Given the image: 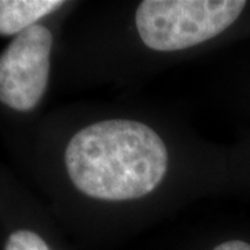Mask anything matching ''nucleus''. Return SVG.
<instances>
[{"instance_id": "6", "label": "nucleus", "mask_w": 250, "mask_h": 250, "mask_svg": "<svg viewBox=\"0 0 250 250\" xmlns=\"http://www.w3.org/2000/svg\"><path fill=\"white\" fill-rule=\"evenodd\" d=\"M214 250H250V245L243 241H228L218 245Z\"/></svg>"}, {"instance_id": "1", "label": "nucleus", "mask_w": 250, "mask_h": 250, "mask_svg": "<svg viewBox=\"0 0 250 250\" xmlns=\"http://www.w3.org/2000/svg\"><path fill=\"white\" fill-rule=\"evenodd\" d=\"M168 166L167 147L150 126L134 120H104L78 131L65 149V167L82 193L102 200H131L159 187Z\"/></svg>"}, {"instance_id": "3", "label": "nucleus", "mask_w": 250, "mask_h": 250, "mask_svg": "<svg viewBox=\"0 0 250 250\" xmlns=\"http://www.w3.org/2000/svg\"><path fill=\"white\" fill-rule=\"evenodd\" d=\"M52 32L32 25L0 54V102L17 111H29L45 93L50 70Z\"/></svg>"}, {"instance_id": "2", "label": "nucleus", "mask_w": 250, "mask_h": 250, "mask_svg": "<svg viewBox=\"0 0 250 250\" xmlns=\"http://www.w3.org/2000/svg\"><path fill=\"white\" fill-rule=\"evenodd\" d=\"M245 6L243 0H145L136 10L135 22L147 47L174 52L221 34Z\"/></svg>"}, {"instance_id": "5", "label": "nucleus", "mask_w": 250, "mask_h": 250, "mask_svg": "<svg viewBox=\"0 0 250 250\" xmlns=\"http://www.w3.org/2000/svg\"><path fill=\"white\" fill-rule=\"evenodd\" d=\"M4 250H50L45 241L32 231L20 229L13 232L7 239Z\"/></svg>"}, {"instance_id": "4", "label": "nucleus", "mask_w": 250, "mask_h": 250, "mask_svg": "<svg viewBox=\"0 0 250 250\" xmlns=\"http://www.w3.org/2000/svg\"><path fill=\"white\" fill-rule=\"evenodd\" d=\"M62 4L60 0H0V35H18Z\"/></svg>"}]
</instances>
